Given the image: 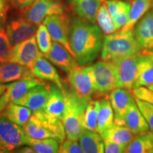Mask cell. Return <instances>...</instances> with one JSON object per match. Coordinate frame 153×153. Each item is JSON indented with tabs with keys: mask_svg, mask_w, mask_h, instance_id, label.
Segmentation results:
<instances>
[{
	"mask_svg": "<svg viewBox=\"0 0 153 153\" xmlns=\"http://www.w3.org/2000/svg\"><path fill=\"white\" fill-rule=\"evenodd\" d=\"M22 128L26 136L32 138H53L62 144L67 137L62 120L43 109L33 111L29 120Z\"/></svg>",
	"mask_w": 153,
	"mask_h": 153,
	"instance_id": "obj_3",
	"label": "cell"
},
{
	"mask_svg": "<svg viewBox=\"0 0 153 153\" xmlns=\"http://www.w3.org/2000/svg\"><path fill=\"white\" fill-rule=\"evenodd\" d=\"M12 47L6 31L4 24L0 25V62L9 61Z\"/></svg>",
	"mask_w": 153,
	"mask_h": 153,
	"instance_id": "obj_35",
	"label": "cell"
},
{
	"mask_svg": "<svg viewBox=\"0 0 153 153\" xmlns=\"http://www.w3.org/2000/svg\"><path fill=\"white\" fill-rule=\"evenodd\" d=\"M135 101L143 117L148 123L150 130L153 131V105L137 98H135Z\"/></svg>",
	"mask_w": 153,
	"mask_h": 153,
	"instance_id": "obj_36",
	"label": "cell"
},
{
	"mask_svg": "<svg viewBox=\"0 0 153 153\" xmlns=\"http://www.w3.org/2000/svg\"><path fill=\"white\" fill-rule=\"evenodd\" d=\"M65 108V101L62 89L55 84L50 85V93L43 111L51 116L62 120Z\"/></svg>",
	"mask_w": 153,
	"mask_h": 153,
	"instance_id": "obj_19",
	"label": "cell"
},
{
	"mask_svg": "<svg viewBox=\"0 0 153 153\" xmlns=\"http://www.w3.org/2000/svg\"><path fill=\"white\" fill-rule=\"evenodd\" d=\"M135 135L132 133L126 126L114 123L101 134L104 141L117 143L127 146Z\"/></svg>",
	"mask_w": 153,
	"mask_h": 153,
	"instance_id": "obj_24",
	"label": "cell"
},
{
	"mask_svg": "<svg viewBox=\"0 0 153 153\" xmlns=\"http://www.w3.org/2000/svg\"><path fill=\"white\" fill-rule=\"evenodd\" d=\"M60 143L53 138L35 139L26 136V145L36 153H58Z\"/></svg>",
	"mask_w": 153,
	"mask_h": 153,
	"instance_id": "obj_31",
	"label": "cell"
},
{
	"mask_svg": "<svg viewBox=\"0 0 153 153\" xmlns=\"http://www.w3.org/2000/svg\"><path fill=\"white\" fill-rule=\"evenodd\" d=\"M152 1V0H132L128 22L121 30L123 31L133 30L137 22L150 9Z\"/></svg>",
	"mask_w": 153,
	"mask_h": 153,
	"instance_id": "obj_27",
	"label": "cell"
},
{
	"mask_svg": "<svg viewBox=\"0 0 153 153\" xmlns=\"http://www.w3.org/2000/svg\"><path fill=\"white\" fill-rule=\"evenodd\" d=\"M13 153H36V152L33 149L30 147H24V148H19L14 150Z\"/></svg>",
	"mask_w": 153,
	"mask_h": 153,
	"instance_id": "obj_42",
	"label": "cell"
},
{
	"mask_svg": "<svg viewBox=\"0 0 153 153\" xmlns=\"http://www.w3.org/2000/svg\"><path fill=\"white\" fill-rule=\"evenodd\" d=\"M135 98L145 101L153 105V91L148 87H140L131 91Z\"/></svg>",
	"mask_w": 153,
	"mask_h": 153,
	"instance_id": "obj_38",
	"label": "cell"
},
{
	"mask_svg": "<svg viewBox=\"0 0 153 153\" xmlns=\"http://www.w3.org/2000/svg\"><path fill=\"white\" fill-rule=\"evenodd\" d=\"M99 101L97 120V133L101 135L106 128L114 123V113L109 99L101 97Z\"/></svg>",
	"mask_w": 153,
	"mask_h": 153,
	"instance_id": "obj_28",
	"label": "cell"
},
{
	"mask_svg": "<svg viewBox=\"0 0 153 153\" xmlns=\"http://www.w3.org/2000/svg\"><path fill=\"white\" fill-rule=\"evenodd\" d=\"M100 1H101V2H104V1H105L104 0H100Z\"/></svg>",
	"mask_w": 153,
	"mask_h": 153,
	"instance_id": "obj_46",
	"label": "cell"
},
{
	"mask_svg": "<svg viewBox=\"0 0 153 153\" xmlns=\"http://www.w3.org/2000/svg\"><path fill=\"white\" fill-rule=\"evenodd\" d=\"M114 113V123L125 126V116L132 102L135 100L131 91L116 88L108 94Z\"/></svg>",
	"mask_w": 153,
	"mask_h": 153,
	"instance_id": "obj_13",
	"label": "cell"
},
{
	"mask_svg": "<svg viewBox=\"0 0 153 153\" xmlns=\"http://www.w3.org/2000/svg\"><path fill=\"white\" fill-rule=\"evenodd\" d=\"M138 55L129 56L113 62L116 66V88L132 91L135 87L138 71Z\"/></svg>",
	"mask_w": 153,
	"mask_h": 153,
	"instance_id": "obj_8",
	"label": "cell"
},
{
	"mask_svg": "<svg viewBox=\"0 0 153 153\" xmlns=\"http://www.w3.org/2000/svg\"><path fill=\"white\" fill-rule=\"evenodd\" d=\"M36 40L40 51L43 55H46L52 47V38L45 24L39 25L36 34Z\"/></svg>",
	"mask_w": 153,
	"mask_h": 153,
	"instance_id": "obj_34",
	"label": "cell"
},
{
	"mask_svg": "<svg viewBox=\"0 0 153 153\" xmlns=\"http://www.w3.org/2000/svg\"><path fill=\"white\" fill-rule=\"evenodd\" d=\"M96 19L98 22L99 28L104 34L108 35L117 31L116 24L108 11L106 1L103 2L99 7Z\"/></svg>",
	"mask_w": 153,
	"mask_h": 153,
	"instance_id": "obj_32",
	"label": "cell"
},
{
	"mask_svg": "<svg viewBox=\"0 0 153 153\" xmlns=\"http://www.w3.org/2000/svg\"><path fill=\"white\" fill-rule=\"evenodd\" d=\"M153 84V62L145 55L141 54L139 56L138 71L135 82V88L140 87H148Z\"/></svg>",
	"mask_w": 153,
	"mask_h": 153,
	"instance_id": "obj_29",
	"label": "cell"
},
{
	"mask_svg": "<svg viewBox=\"0 0 153 153\" xmlns=\"http://www.w3.org/2000/svg\"><path fill=\"white\" fill-rule=\"evenodd\" d=\"M125 126L135 135L150 131L148 123L139 110L135 100L132 102L126 113Z\"/></svg>",
	"mask_w": 153,
	"mask_h": 153,
	"instance_id": "obj_22",
	"label": "cell"
},
{
	"mask_svg": "<svg viewBox=\"0 0 153 153\" xmlns=\"http://www.w3.org/2000/svg\"><path fill=\"white\" fill-rule=\"evenodd\" d=\"M148 88L149 89H150L151 91H153V84H152V85H151L150 86H149V87H148Z\"/></svg>",
	"mask_w": 153,
	"mask_h": 153,
	"instance_id": "obj_45",
	"label": "cell"
},
{
	"mask_svg": "<svg viewBox=\"0 0 153 153\" xmlns=\"http://www.w3.org/2000/svg\"><path fill=\"white\" fill-rule=\"evenodd\" d=\"M62 91L65 101V108L62 121L65 130L67 139L79 140L84 127V116L86 107L89 100L80 99L72 90L63 84Z\"/></svg>",
	"mask_w": 153,
	"mask_h": 153,
	"instance_id": "obj_4",
	"label": "cell"
},
{
	"mask_svg": "<svg viewBox=\"0 0 153 153\" xmlns=\"http://www.w3.org/2000/svg\"><path fill=\"white\" fill-rule=\"evenodd\" d=\"M26 135L22 126L0 116V153H13L26 145Z\"/></svg>",
	"mask_w": 153,
	"mask_h": 153,
	"instance_id": "obj_7",
	"label": "cell"
},
{
	"mask_svg": "<svg viewBox=\"0 0 153 153\" xmlns=\"http://www.w3.org/2000/svg\"><path fill=\"white\" fill-rule=\"evenodd\" d=\"M58 153H59V152H58Z\"/></svg>",
	"mask_w": 153,
	"mask_h": 153,
	"instance_id": "obj_49",
	"label": "cell"
},
{
	"mask_svg": "<svg viewBox=\"0 0 153 153\" xmlns=\"http://www.w3.org/2000/svg\"><path fill=\"white\" fill-rule=\"evenodd\" d=\"M43 83H44L43 80L34 77L18 80L6 85L4 92L0 99L1 112L2 113L9 104L15 102L24 97L30 89Z\"/></svg>",
	"mask_w": 153,
	"mask_h": 153,
	"instance_id": "obj_12",
	"label": "cell"
},
{
	"mask_svg": "<svg viewBox=\"0 0 153 153\" xmlns=\"http://www.w3.org/2000/svg\"><path fill=\"white\" fill-rule=\"evenodd\" d=\"M94 80V95L106 97L116 88V66L113 62L101 60L91 65Z\"/></svg>",
	"mask_w": 153,
	"mask_h": 153,
	"instance_id": "obj_5",
	"label": "cell"
},
{
	"mask_svg": "<svg viewBox=\"0 0 153 153\" xmlns=\"http://www.w3.org/2000/svg\"><path fill=\"white\" fill-rule=\"evenodd\" d=\"M142 53L143 49L134 36L133 30H120L104 38L101 57L102 60L114 62L123 57L141 55Z\"/></svg>",
	"mask_w": 153,
	"mask_h": 153,
	"instance_id": "obj_2",
	"label": "cell"
},
{
	"mask_svg": "<svg viewBox=\"0 0 153 153\" xmlns=\"http://www.w3.org/2000/svg\"><path fill=\"white\" fill-rule=\"evenodd\" d=\"M79 143L84 153H105L104 140L97 132L85 129Z\"/></svg>",
	"mask_w": 153,
	"mask_h": 153,
	"instance_id": "obj_23",
	"label": "cell"
},
{
	"mask_svg": "<svg viewBox=\"0 0 153 153\" xmlns=\"http://www.w3.org/2000/svg\"><path fill=\"white\" fill-rule=\"evenodd\" d=\"M59 153H84L78 141L67 139L61 144Z\"/></svg>",
	"mask_w": 153,
	"mask_h": 153,
	"instance_id": "obj_37",
	"label": "cell"
},
{
	"mask_svg": "<svg viewBox=\"0 0 153 153\" xmlns=\"http://www.w3.org/2000/svg\"><path fill=\"white\" fill-rule=\"evenodd\" d=\"M31 70L35 77L41 80L52 82L62 89L63 83L58 72L44 55H42L36 60Z\"/></svg>",
	"mask_w": 153,
	"mask_h": 153,
	"instance_id": "obj_20",
	"label": "cell"
},
{
	"mask_svg": "<svg viewBox=\"0 0 153 153\" xmlns=\"http://www.w3.org/2000/svg\"><path fill=\"white\" fill-rule=\"evenodd\" d=\"M104 36L99 26L79 16L70 19V45L79 66L91 64L102 48Z\"/></svg>",
	"mask_w": 153,
	"mask_h": 153,
	"instance_id": "obj_1",
	"label": "cell"
},
{
	"mask_svg": "<svg viewBox=\"0 0 153 153\" xmlns=\"http://www.w3.org/2000/svg\"><path fill=\"white\" fill-rule=\"evenodd\" d=\"M99 106V100L90 99L86 107L84 116V127L85 129L97 132V120Z\"/></svg>",
	"mask_w": 153,
	"mask_h": 153,
	"instance_id": "obj_33",
	"label": "cell"
},
{
	"mask_svg": "<svg viewBox=\"0 0 153 153\" xmlns=\"http://www.w3.org/2000/svg\"><path fill=\"white\" fill-rule=\"evenodd\" d=\"M11 6L19 9H24L31 5L36 0H9Z\"/></svg>",
	"mask_w": 153,
	"mask_h": 153,
	"instance_id": "obj_41",
	"label": "cell"
},
{
	"mask_svg": "<svg viewBox=\"0 0 153 153\" xmlns=\"http://www.w3.org/2000/svg\"><path fill=\"white\" fill-rule=\"evenodd\" d=\"M70 88L80 99L90 100L94 95V80L90 66H78L68 74Z\"/></svg>",
	"mask_w": 153,
	"mask_h": 153,
	"instance_id": "obj_9",
	"label": "cell"
},
{
	"mask_svg": "<svg viewBox=\"0 0 153 153\" xmlns=\"http://www.w3.org/2000/svg\"><path fill=\"white\" fill-rule=\"evenodd\" d=\"M53 41L61 44L74 57L70 45V19L65 13L48 16L43 21Z\"/></svg>",
	"mask_w": 153,
	"mask_h": 153,
	"instance_id": "obj_10",
	"label": "cell"
},
{
	"mask_svg": "<svg viewBox=\"0 0 153 153\" xmlns=\"http://www.w3.org/2000/svg\"><path fill=\"white\" fill-rule=\"evenodd\" d=\"M50 85L44 83L30 89L24 97L14 102L27 107L32 111L43 109L50 93Z\"/></svg>",
	"mask_w": 153,
	"mask_h": 153,
	"instance_id": "obj_15",
	"label": "cell"
},
{
	"mask_svg": "<svg viewBox=\"0 0 153 153\" xmlns=\"http://www.w3.org/2000/svg\"><path fill=\"white\" fill-rule=\"evenodd\" d=\"M105 153H125L126 145H119L117 143L104 141Z\"/></svg>",
	"mask_w": 153,
	"mask_h": 153,
	"instance_id": "obj_39",
	"label": "cell"
},
{
	"mask_svg": "<svg viewBox=\"0 0 153 153\" xmlns=\"http://www.w3.org/2000/svg\"><path fill=\"white\" fill-rule=\"evenodd\" d=\"M142 54L145 55L146 57H148L149 59H150L153 62V49L149 50V51H143Z\"/></svg>",
	"mask_w": 153,
	"mask_h": 153,
	"instance_id": "obj_43",
	"label": "cell"
},
{
	"mask_svg": "<svg viewBox=\"0 0 153 153\" xmlns=\"http://www.w3.org/2000/svg\"><path fill=\"white\" fill-rule=\"evenodd\" d=\"M125 153H153V131L135 135L126 146Z\"/></svg>",
	"mask_w": 153,
	"mask_h": 153,
	"instance_id": "obj_26",
	"label": "cell"
},
{
	"mask_svg": "<svg viewBox=\"0 0 153 153\" xmlns=\"http://www.w3.org/2000/svg\"><path fill=\"white\" fill-rule=\"evenodd\" d=\"M5 87H6V85H4V84L0 83V99H1V96L3 95L4 92Z\"/></svg>",
	"mask_w": 153,
	"mask_h": 153,
	"instance_id": "obj_44",
	"label": "cell"
},
{
	"mask_svg": "<svg viewBox=\"0 0 153 153\" xmlns=\"http://www.w3.org/2000/svg\"><path fill=\"white\" fill-rule=\"evenodd\" d=\"M10 4L9 0H0V25L5 24L7 14Z\"/></svg>",
	"mask_w": 153,
	"mask_h": 153,
	"instance_id": "obj_40",
	"label": "cell"
},
{
	"mask_svg": "<svg viewBox=\"0 0 153 153\" xmlns=\"http://www.w3.org/2000/svg\"><path fill=\"white\" fill-rule=\"evenodd\" d=\"M34 77L31 69L10 61L0 62L1 84Z\"/></svg>",
	"mask_w": 153,
	"mask_h": 153,
	"instance_id": "obj_18",
	"label": "cell"
},
{
	"mask_svg": "<svg viewBox=\"0 0 153 153\" xmlns=\"http://www.w3.org/2000/svg\"><path fill=\"white\" fill-rule=\"evenodd\" d=\"M133 33L143 51L153 49V9L147 11L137 22Z\"/></svg>",
	"mask_w": 153,
	"mask_h": 153,
	"instance_id": "obj_16",
	"label": "cell"
},
{
	"mask_svg": "<svg viewBox=\"0 0 153 153\" xmlns=\"http://www.w3.org/2000/svg\"><path fill=\"white\" fill-rule=\"evenodd\" d=\"M65 7L60 0H36L22 9L20 16L27 22L38 26L48 16L63 14Z\"/></svg>",
	"mask_w": 153,
	"mask_h": 153,
	"instance_id": "obj_6",
	"label": "cell"
},
{
	"mask_svg": "<svg viewBox=\"0 0 153 153\" xmlns=\"http://www.w3.org/2000/svg\"><path fill=\"white\" fill-rule=\"evenodd\" d=\"M106 3L117 30H118L123 28L128 22L131 4L126 1L118 0H109L106 1Z\"/></svg>",
	"mask_w": 153,
	"mask_h": 153,
	"instance_id": "obj_25",
	"label": "cell"
},
{
	"mask_svg": "<svg viewBox=\"0 0 153 153\" xmlns=\"http://www.w3.org/2000/svg\"><path fill=\"white\" fill-rule=\"evenodd\" d=\"M43 53L38 48L36 36L28 38L14 45L11 49L9 61L32 69L36 60Z\"/></svg>",
	"mask_w": 153,
	"mask_h": 153,
	"instance_id": "obj_11",
	"label": "cell"
},
{
	"mask_svg": "<svg viewBox=\"0 0 153 153\" xmlns=\"http://www.w3.org/2000/svg\"><path fill=\"white\" fill-rule=\"evenodd\" d=\"M32 113L33 111L27 107L11 103L7 106L1 115L13 123L20 126H24L29 120Z\"/></svg>",
	"mask_w": 153,
	"mask_h": 153,
	"instance_id": "obj_30",
	"label": "cell"
},
{
	"mask_svg": "<svg viewBox=\"0 0 153 153\" xmlns=\"http://www.w3.org/2000/svg\"><path fill=\"white\" fill-rule=\"evenodd\" d=\"M37 26L22 17L9 22L6 26V31L12 46L35 36Z\"/></svg>",
	"mask_w": 153,
	"mask_h": 153,
	"instance_id": "obj_14",
	"label": "cell"
},
{
	"mask_svg": "<svg viewBox=\"0 0 153 153\" xmlns=\"http://www.w3.org/2000/svg\"><path fill=\"white\" fill-rule=\"evenodd\" d=\"M75 14L93 24L97 22V14L101 5L100 0H66Z\"/></svg>",
	"mask_w": 153,
	"mask_h": 153,
	"instance_id": "obj_21",
	"label": "cell"
},
{
	"mask_svg": "<svg viewBox=\"0 0 153 153\" xmlns=\"http://www.w3.org/2000/svg\"><path fill=\"white\" fill-rule=\"evenodd\" d=\"M152 1H153V0H152Z\"/></svg>",
	"mask_w": 153,
	"mask_h": 153,
	"instance_id": "obj_48",
	"label": "cell"
},
{
	"mask_svg": "<svg viewBox=\"0 0 153 153\" xmlns=\"http://www.w3.org/2000/svg\"><path fill=\"white\" fill-rule=\"evenodd\" d=\"M1 111H0V116H1Z\"/></svg>",
	"mask_w": 153,
	"mask_h": 153,
	"instance_id": "obj_47",
	"label": "cell"
},
{
	"mask_svg": "<svg viewBox=\"0 0 153 153\" xmlns=\"http://www.w3.org/2000/svg\"><path fill=\"white\" fill-rule=\"evenodd\" d=\"M44 56L68 74L79 66L76 59L68 52V50L61 44L55 41H53L49 52Z\"/></svg>",
	"mask_w": 153,
	"mask_h": 153,
	"instance_id": "obj_17",
	"label": "cell"
}]
</instances>
